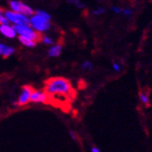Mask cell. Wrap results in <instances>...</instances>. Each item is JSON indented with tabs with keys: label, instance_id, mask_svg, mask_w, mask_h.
<instances>
[{
	"label": "cell",
	"instance_id": "23",
	"mask_svg": "<svg viewBox=\"0 0 152 152\" xmlns=\"http://www.w3.org/2000/svg\"><path fill=\"white\" fill-rule=\"evenodd\" d=\"M91 152H100V149L98 148H96V147H93L91 148Z\"/></svg>",
	"mask_w": 152,
	"mask_h": 152
},
{
	"label": "cell",
	"instance_id": "3",
	"mask_svg": "<svg viewBox=\"0 0 152 152\" xmlns=\"http://www.w3.org/2000/svg\"><path fill=\"white\" fill-rule=\"evenodd\" d=\"M9 4H10V7L11 11H13V12L22 14L28 18L32 17L34 15L33 9L25 3L17 1V0H11V1L9 2Z\"/></svg>",
	"mask_w": 152,
	"mask_h": 152
},
{
	"label": "cell",
	"instance_id": "4",
	"mask_svg": "<svg viewBox=\"0 0 152 152\" xmlns=\"http://www.w3.org/2000/svg\"><path fill=\"white\" fill-rule=\"evenodd\" d=\"M13 28L19 36L29 38V39H32L35 42H37V40H39L40 38L39 34L30 27V25H13Z\"/></svg>",
	"mask_w": 152,
	"mask_h": 152
},
{
	"label": "cell",
	"instance_id": "11",
	"mask_svg": "<svg viewBox=\"0 0 152 152\" xmlns=\"http://www.w3.org/2000/svg\"><path fill=\"white\" fill-rule=\"evenodd\" d=\"M19 40L22 45H25V47H28V48H34L36 45L35 41H34L32 39H29V38H26V37L19 36Z\"/></svg>",
	"mask_w": 152,
	"mask_h": 152
},
{
	"label": "cell",
	"instance_id": "22",
	"mask_svg": "<svg viewBox=\"0 0 152 152\" xmlns=\"http://www.w3.org/2000/svg\"><path fill=\"white\" fill-rule=\"evenodd\" d=\"M70 135H71L72 139H73V140H76V139H77V134H76L75 132L70 131Z\"/></svg>",
	"mask_w": 152,
	"mask_h": 152
},
{
	"label": "cell",
	"instance_id": "14",
	"mask_svg": "<svg viewBox=\"0 0 152 152\" xmlns=\"http://www.w3.org/2000/svg\"><path fill=\"white\" fill-rule=\"evenodd\" d=\"M4 24H10L9 21L7 20V19L4 16V12L2 10L0 9V25H4Z\"/></svg>",
	"mask_w": 152,
	"mask_h": 152
},
{
	"label": "cell",
	"instance_id": "19",
	"mask_svg": "<svg viewBox=\"0 0 152 152\" xmlns=\"http://www.w3.org/2000/svg\"><path fill=\"white\" fill-rule=\"evenodd\" d=\"M43 43L45 45H51L53 44V40L51 39L50 37H48V36H45L43 38Z\"/></svg>",
	"mask_w": 152,
	"mask_h": 152
},
{
	"label": "cell",
	"instance_id": "9",
	"mask_svg": "<svg viewBox=\"0 0 152 152\" xmlns=\"http://www.w3.org/2000/svg\"><path fill=\"white\" fill-rule=\"evenodd\" d=\"M15 53V49L12 47L7 45L5 44L0 43V56L3 57H10Z\"/></svg>",
	"mask_w": 152,
	"mask_h": 152
},
{
	"label": "cell",
	"instance_id": "20",
	"mask_svg": "<svg viewBox=\"0 0 152 152\" xmlns=\"http://www.w3.org/2000/svg\"><path fill=\"white\" fill-rule=\"evenodd\" d=\"M110 10L116 14H121V10H123V9L121 7H116V6H113L110 7Z\"/></svg>",
	"mask_w": 152,
	"mask_h": 152
},
{
	"label": "cell",
	"instance_id": "10",
	"mask_svg": "<svg viewBox=\"0 0 152 152\" xmlns=\"http://www.w3.org/2000/svg\"><path fill=\"white\" fill-rule=\"evenodd\" d=\"M62 51V47L60 45H53L52 48H49L48 50V56L49 57H58L60 53Z\"/></svg>",
	"mask_w": 152,
	"mask_h": 152
},
{
	"label": "cell",
	"instance_id": "21",
	"mask_svg": "<svg viewBox=\"0 0 152 152\" xmlns=\"http://www.w3.org/2000/svg\"><path fill=\"white\" fill-rule=\"evenodd\" d=\"M112 68H113V70L115 71V72H120L121 71V66L118 63H113L112 64Z\"/></svg>",
	"mask_w": 152,
	"mask_h": 152
},
{
	"label": "cell",
	"instance_id": "13",
	"mask_svg": "<svg viewBox=\"0 0 152 152\" xmlns=\"http://www.w3.org/2000/svg\"><path fill=\"white\" fill-rule=\"evenodd\" d=\"M139 97H140V100L144 103V104H146V105H148V102H149V100H148V95L147 94H145V93H140L139 94Z\"/></svg>",
	"mask_w": 152,
	"mask_h": 152
},
{
	"label": "cell",
	"instance_id": "7",
	"mask_svg": "<svg viewBox=\"0 0 152 152\" xmlns=\"http://www.w3.org/2000/svg\"><path fill=\"white\" fill-rule=\"evenodd\" d=\"M48 100V95L47 93L43 91H33L31 96V100L34 103H45Z\"/></svg>",
	"mask_w": 152,
	"mask_h": 152
},
{
	"label": "cell",
	"instance_id": "2",
	"mask_svg": "<svg viewBox=\"0 0 152 152\" xmlns=\"http://www.w3.org/2000/svg\"><path fill=\"white\" fill-rule=\"evenodd\" d=\"M29 25L36 33H44L50 28V22L48 20L40 17L39 15L34 14L29 18Z\"/></svg>",
	"mask_w": 152,
	"mask_h": 152
},
{
	"label": "cell",
	"instance_id": "16",
	"mask_svg": "<svg viewBox=\"0 0 152 152\" xmlns=\"http://www.w3.org/2000/svg\"><path fill=\"white\" fill-rule=\"evenodd\" d=\"M82 68L83 70H87V71H91L92 70V64H91L90 61H88V60H86V61H85L83 64H82Z\"/></svg>",
	"mask_w": 152,
	"mask_h": 152
},
{
	"label": "cell",
	"instance_id": "18",
	"mask_svg": "<svg viewBox=\"0 0 152 152\" xmlns=\"http://www.w3.org/2000/svg\"><path fill=\"white\" fill-rule=\"evenodd\" d=\"M133 10L131 9H123V10H121V14H124V16L126 17H129V16H131V15L133 14Z\"/></svg>",
	"mask_w": 152,
	"mask_h": 152
},
{
	"label": "cell",
	"instance_id": "6",
	"mask_svg": "<svg viewBox=\"0 0 152 152\" xmlns=\"http://www.w3.org/2000/svg\"><path fill=\"white\" fill-rule=\"evenodd\" d=\"M33 93V89L30 86H24L22 88L21 93L19 96L18 99V104L19 105H25L27 104L30 100H31V96Z\"/></svg>",
	"mask_w": 152,
	"mask_h": 152
},
{
	"label": "cell",
	"instance_id": "5",
	"mask_svg": "<svg viewBox=\"0 0 152 152\" xmlns=\"http://www.w3.org/2000/svg\"><path fill=\"white\" fill-rule=\"evenodd\" d=\"M4 16L9 23H13L14 25H29V18L22 14L7 10L4 12Z\"/></svg>",
	"mask_w": 152,
	"mask_h": 152
},
{
	"label": "cell",
	"instance_id": "8",
	"mask_svg": "<svg viewBox=\"0 0 152 152\" xmlns=\"http://www.w3.org/2000/svg\"><path fill=\"white\" fill-rule=\"evenodd\" d=\"M0 33L7 38H14V37H16V34H17L13 26H10V24L0 25Z\"/></svg>",
	"mask_w": 152,
	"mask_h": 152
},
{
	"label": "cell",
	"instance_id": "17",
	"mask_svg": "<svg viewBox=\"0 0 152 152\" xmlns=\"http://www.w3.org/2000/svg\"><path fill=\"white\" fill-rule=\"evenodd\" d=\"M69 3H71V4H73V5H75L76 7H78V9H83V7H85V4L83 3H82V2H80V1H72V0H70V1H68Z\"/></svg>",
	"mask_w": 152,
	"mask_h": 152
},
{
	"label": "cell",
	"instance_id": "12",
	"mask_svg": "<svg viewBox=\"0 0 152 152\" xmlns=\"http://www.w3.org/2000/svg\"><path fill=\"white\" fill-rule=\"evenodd\" d=\"M35 14H36V15H39L40 17H42V18L45 19V20H50V19H51V16L49 15V13H48L47 11H45V10H36Z\"/></svg>",
	"mask_w": 152,
	"mask_h": 152
},
{
	"label": "cell",
	"instance_id": "1",
	"mask_svg": "<svg viewBox=\"0 0 152 152\" xmlns=\"http://www.w3.org/2000/svg\"><path fill=\"white\" fill-rule=\"evenodd\" d=\"M45 91L47 95L53 96L54 97H66L72 93V86L67 79L56 77L48 81L45 85Z\"/></svg>",
	"mask_w": 152,
	"mask_h": 152
},
{
	"label": "cell",
	"instance_id": "15",
	"mask_svg": "<svg viewBox=\"0 0 152 152\" xmlns=\"http://www.w3.org/2000/svg\"><path fill=\"white\" fill-rule=\"evenodd\" d=\"M106 12V10L104 7H97V9L94 10L92 11V14L93 15H96V16H98V15H102Z\"/></svg>",
	"mask_w": 152,
	"mask_h": 152
}]
</instances>
